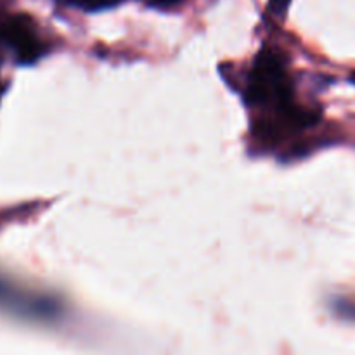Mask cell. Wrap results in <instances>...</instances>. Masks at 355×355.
Segmentation results:
<instances>
[{
  "label": "cell",
  "instance_id": "1",
  "mask_svg": "<svg viewBox=\"0 0 355 355\" xmlns=\"http://www.w3.org/2000/svg\"><path fill=\"white\" fill-rule=\"evenodd\" d=\"M245 101L250 110L257 111L255 121L259 128H252V134L270 148L276 142L297 132L307 130L315 125L318 114L302 111L295 103V89L286 66L276 51L263 49L257 55L248 76H246Z\"/></svg>",
  "mask_w": 355,
  "mask_h": 355
},
{
  "label": "cell",
  "instance_id": "2",
  "mask_svg": "<svg viewBox=\"0 0 355 355\" xmlns=\"http://www.w3.org/2000/svg\"><path fill=\"white\" fill-rule=\"evenodd\" d=\"M123 0H75L71 7H76L80 10H87V12H96V10L111 9L121 3Z\"/></svg>",
  "mask_w": 355,
  "mask_h": 355
},
{
  "label": "cell",
  "instance_id": "3",
  "mask_svg": "<svg viewBox=\"0 0 355 355\" xmlns=\"http://www.w3.org/2000/svg\"><path fill=\"white\" fill-rule=\"evenodd\" d=\"M146 2H148V6L155 7V9H172V7L182 3L184 0H146Z\"/></svg>",
  "mask_w": 355,
  "mask_h": 355
},
{
  "label": "cell",
  "instance_id": "4",
  "mask_svg": "<svg viewBox=\"0 0 355 355\" xmlns=\"http://www.w3.org/2000/svg\"><path fill=\"white\" fill-rule=\"evenodd\" d=\"M59 2H64L66 6H73V2H75V0H59Z\"/></svg>",
  "mask_w": 355,
  "mask_h": 355
}]
</instances>
